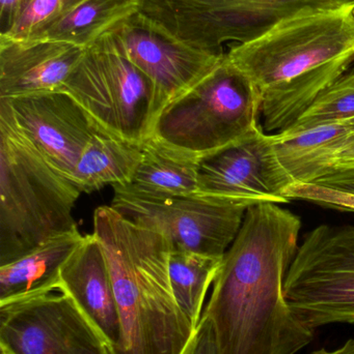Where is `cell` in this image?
Masks as SVG:
<instances>
[{
    "instance_id": "cell-1",
    "label": "cell",
    "mask_w": 354,
    "mask_h": 354,
    "mask_svg": "<svg viewBox=\"0 0 354 354\" xmlns=\"http://www.w3.org/2000/svg\"><path fill=\"white\" fill-rule=\"evenodd\" d=\"M301 229L299 216L278 204L247 208L202 314L212 322L218 354H297L313 341L315 330L284 293Z\"/></svg>"
},
{
    "instance_id": "cell-2",
    "label": "cell",
    "mask_w": 354,
    "mask_h": 354,
    "mask_svg": "<svg viewBox=\"0 0 354 354\" xmlns=\"http://www.w3.org/2000/svg\"><path fill=\"white\" fill-rule=\"evenodd\" d=\"M227 57L261 95L266 133L290 128L354 60V6L286 19Z\"/></svg>"
},
{
    "instance_id": "cell-3",
    "label": "cell",
    "mask_w": 354,
    "mask_h": 354,
    "mask_svg": "<svg viewBox=\"0 0 354 354\" xmlns=\"http://www.w3.org/2000/svg\"><path fill=\"white\" fill-rule=\"evenodd\" d=\"M93 234L107 259L120 316L112 353L182 354L197 328L172 291L170 241L106 205L95 210Z\"/></svg>"
},
{
    "instance_id": "cell-4",
    "label": "cell",
    "mask_w": 354,
    "mask_h": 354,
    "mask_svg": "<svg viewBox=\"0 0 354 354\" xmlns=\"http://www.w3.org/2000/svg\"><path fill=\"white\" fill-rule=\"evenodd\" d=\"M81 194L25 138L0 100V266L77 229L72 212Z\"/></svg>"
},
{
    "instance_id": "cell-5",
    "label": "cell",
    "mask_w": 354,
    "mask_h": 354,
    "mask_svg": "<svg viewBox=\"0 0 354 354\" xmlns=\"http://www.w3.org/2000/svg\"><path fill=\"white\" fill-rule=\"evenodd\" d=\"M261 95L229 60L162 108L151 134L156 140L195 159L215 153L258 124Z\"/></svg>"
},
{
    "instance_id": "cell-6",
    "label": "cell",
    "mask_w": 354,
    "mask_h": 354,
    "mask_svg": "<svg viewBox=\"0 0 354 354\" xmlns=\"http://www.w3.org/2000/svg\"><path fill=\"white\" fill-rule=\"evenodd\" d=\"M354 6V0H141L139 12L200 51L224 57L231 48L310 10Z\"/></svg>"
},
{
    "instance_id": "cell-7",
    "label": "cell",
    "mask_w": 354,
    "mask_h": 354,
    "mask_svg": "<svg viewBox=\"0 0 354 354\" xmlns=\"http://www.w3.org/2000/svg\"><path fill=\"white\" fill-rule=\"evenodd\" d=\"M284 293L310 328L354 324V226L320 225L310 231L287 272Z\"/></svg>"
},
{
    "instance_id": "cell-8",
    "label": "cell",
    "mask_w": 354,
    "mask_h": 354,
    "mask_svg": "<svg viewBox=\"0 0 354 354\" xmlns=\"http://www.w3.org/2000/svg\"><path fill=\"white\" fill-rule=\"evenodd\" d=\"M62 91L109 134L141 143L151 134L157 116L153 83L118 53L87 48Z\"/></svg>"
},
{
    "instance_id": "cell-9",
    "label": "cell",
    "mask_w": 354,
    "mask_h": 354,
    "mask_svg": "<svg viewBox=\"0 0 354 354\" xmlns=\"http://www.w3.org/2000/svg\"><path fill=\"white\" fill-rule=\"evenodd\" d=\"M112 207L139 226L161 233L172 249L222 258L249 206L202 196L152 197L114 185Z\"/></svg>"
},
{
    "instance_id": "cell-10",
    "label": "cell",
    "mask_w": 354,
    "mask_h": 354,
    "mask_svg": "<svg viewBox=\"0 0 354 354\" xmlns=\"http://www.w3.org/2000/svg\"><path fill=\"white\" fill-rule=\"evenodd\" d=\"M95 45L126 58L152 81L157 115L164 106L207 76L224 57L183 43L139 12L108 31Z\"/></svg>"
},
{
    "instance_id": "cell-11",
    "label": "cell",
    "mask_w": 354,
    "mask_h": 354,
    "mask_svg": "<svg viewBox=\"0 0 354 354\" xmlns=\"http://www.w3.org/2000/svg\"><path fill=\"white\" fill-rule=\"evenodd\" d=\"M0 344L15 354H112L105 337L64 292L0 305Z\"/></svg>"
},
{
    "instance_id": "cell-12",
    "label": "cell",
    "mask_w": 354,
    "mask_h": 354,
    "mask_svg": "<svg viewBox=\"0 0 354 354\" xmlns=\"http://www.w3.org/2000/svg\"><path fill=\"white\" fill-rule=\"evenodd\" d=\"M294 183L278 160L274 136L259 124L197 165V196L249 207L288 203L286 193Z\"/></svg>"
},
{
    "instance_id": "cell-13",
    "label": "cell",
    "mask_w": 354,
    "mask_h": 354,
    "mask_svg": "<svg viewBox=\"0 0 354 354\" xmlns=\"http://www.w3.org/2000/svg\"><path fill=\"white\" fill-rule=\"evenodd\" d=\"M0 100L25 138L60 174L74 181L83 151L101 130L76 100L64 91Z\"/></svg>"
},
{
    "instance_id": "cell-14",
    "label": "cell",
    "mask_w": 354,
    "mask_h": 354,
    "mask_svg": "<svg viewBox=\"0 0 354 354\" xmlns=\"http://www.w3.org/2000/svg\"><path fill=\"white\" fill-rule=\"evenodd\" d=\"M85 50L50 39H0V97L62 91Z\"/></svg>"
},
{
    "instance_id": "cell-15",
    "label": "cell",
    "mask_w": 354,
    "mask_h": 354,
    "mask_svg": "<svg viewBox=\"0 0 354 354\" xmlns=\"http://www.w3.org/2000/svg\"><path fill=\"white\" fill-rule=\"evenodd\" d=\"M58 291L75 301L110 346L118 342L120 316L112 274L103 248L95 235L83 237L80 245L64 262Z\"/></svg>"
},
{
    "instance_id": "cell-16",
    "label": "cell",
    "mask_w": 354,
    "mask_h": 354,
    "mask_svg": "<svg viewBox=\"0 0 354 354\" xmlns=\"http://www.w3.org/2000/svg\"><path fill=\"white\" fill-rule=\"evenodd\" d=\"M83 237L75 229L45 241L20 259L0 266V305L58 290L62 266Z\"/></svg>"
},
{
    "instance_id": "cell-17",
    "label": "cell",
    "mask_w": 354,
    "mask_h": 354,
    "mask_svg": "<svg viewBox=\"0 0 354 354\" xmlns=\"http://www.w3.org/2000/svg\"><path fill=\"white\" fill-rule=\"evenodd\" d=\"M353 132L354 120L272 136L278 160L295 183H313L333 171L335 157Z\"/></svg>"
},
{
    "instance_id": "cell-18",
    "label": "cell",
    "mask_w": 354,
    "mask_h": 354,
    "mask_svg": "<svg viewBox=\"0 0 354 354\" xmlns=\"http://www.w3.org/2000/svg\"><path fill=\"white\" fill-rule=\"evenodd\" d=\"M143 143L120 138L101 129L83 151L74 183L85 194L107 185H129L143 160Z\"/></svg>"
},
{
    "instance_id": "cell-19",
    "label": "cell",
    "mask_w": 354,
    "mask_h": 354,
    "mask_svg": "<svg viewBox=\"0 0 354 354\" xmlns=\"http://www.w3.org/2000/svg\"><path fill=\"white\" fill-rule=\"evenodd\" d=\"M143 156L130 189L152 197L197 196L199 159L181 153L153 137L143 143Z\"/></svg>"
},
{
    "instance_id": "cell-20",
    "label": "cell",
    "mask_w": 354,
    "mask_h": 354,
    "mask_svg": "<svg viewBox=\"0 0 354 354\" xmlns=\"http://www.w3.org/2000/svg\"><path fill=\"white\" fill-rule=\"evenodd\" d=\"M141 0H82L43 32L30 39L95 45L103 35L141 10Z\"/></svg>"
},
{
    "instance_id": "cell-21",
    "label": "cell",
    "mask_w": 354,
    "mask_h": 354,
    "mask_svg": "<svg viewBox=\"0 0 354 354\" xmlns=\"http://www.w3.org/2000/svg\"><path fill=\"white\" fill-rule=\"evenodd\" d=\"M222 258L172 249L170 279L177 303L197 328L208 289L215 280Z\"/></svg>"
},
{
    "instance_id": "cell-22",
    "label": "cell",
    "mask_w": 354,
    "mask_h": 354,
    "mask_svg": "<svg viewBox=\"0 0 354 354\" xmlns=\"http://www.w3.org/2000/svg\"><path fill=\"white\" fill-rule=\"evenodd\" d=\"M353 120L354 68H351L326 87L301 118L280 134L291 136L322 124Z\"/></svg>"
},
{
    "instance_id": "cell-23",
    "label": "cell",
    "mask_w": 354,
    "mask_h": 354,
    "mask_svg": "<svg viewBox=\"0 0 354 354\" xmlns=\"http://www.w3.org/2000/svg\"><path fill=\"white\" fill-rule=\"evenodd\" d=\"M82 0H28L10 28L0 39L26 41L33 39L72 10Z\"/></svg>"
},
{
    "instance_id": "cell-24",
    "label": "cell",
    "mask_w": 354,
    "mask_h": 354,
    "mask_svg": "<svg viewBox=\"0 0 354 354\" xmlns=\"http://www.w3.org/2000/svg\"><path fill=\"white\" fill-rule=\"evenodd\" d=\"M289 200L299 199L336 209L354 212V194L322 187L316 183H294L286 193Z\"/></svg>"
},
{
    "instance_id": "cell-25",
    "label": "cell",
    "mask_w": 354,
    "mask_h": 354,
    "mask_svg": "<svg viewBox=\"0 0 354 354\" xmlns=\"http://www.w3.org/2000/svg\"><path fill=\"white\" fill-rule=\"evenodd\" d=\"M182 354H218L215 333L209 318L202 316L193 338Z\"/></svg>"
},
{
    "instance_id": "cell-26",
    "label": "cell",
    "mask_w": 354,
    "mask_h": 354,
    "mask_svg": "<svg viewBox=\"0 0 354 354\" xmlns=\"http://www.w3.org/2000/svg\"><path fill=\"white\" fill-rule=\"evenodd\" d=\"M27 1L28 0H0V35L10 28Z\"/></svg>"
},
{
    "instance_id": "cell-27",
    "label": "cell",
    "mask_w": 354,
    "mask_h": 354,
    "mask_svg": "<svg viewBox=\"0 0 354 354\" xmlns=\"http://www.w3.org/2000/svg\"><path fill=\"white\" fill-rule=\"evenodd\" d=\"M326 185L332 189L354 194V166L330 174L326 178Z\"/></svg>"
},
{
    "instance_id": "cell-28",
    "label": "cell",
    "mask_w": 354,
    "mask_h": 354,
    "mask_svg": "<svg viewBox=\"0 0 354 354\" xmlns=\"http://www.w3.org/2000/svg\"><path fill=\"white\" fill-rule=\"evenodd\" d=\"M354 166V132L345 141L333 162V171ZM332 171V172H333Z\"/></svg>"
},
{
    "instance_id": "cell-29",
    "label": "cell",
    "mask_w": 354,
    "mask_h": 354,
    "mask_svg": "<svg viewBox=\"0 0 354 354\" xmlns=\"http://www.w3.org/2000/svg\"><path fill=\"white\" fill-rule=\"evenodd\" d=\"M309 354H354V339H349L348 341L344 343L342 346L338 348L330 349L321 348L317 351H312Z\"/></svg>"
},
{
    "instance_id": "cell-30",
    "label": "cell",
    "mask_w": 354,
    "mask_h": 354,
    "mask_svg": "<svg viewBox=\"0 0 354 354\" xmlns=\"http://www.w3.org/2000/svg\"><path fill=\"white\" fill-rule=\"evenodd\" d=\"M0 354H15L12 353V351H10V349L6 348L4 345L0 344Z\"/></svg>"
}]
</instances>
